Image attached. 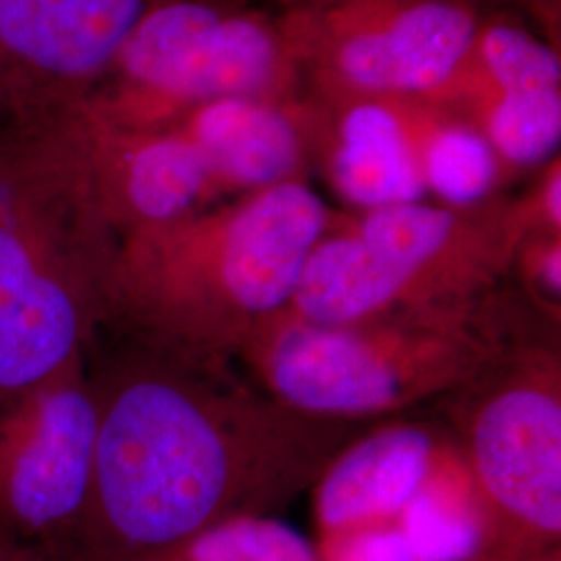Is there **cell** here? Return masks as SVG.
Returning <instances> with one entry per match:
<instances>
[{
  "mask_svg": "<svg viewBox=\"0 0 561 561\" xmlns=\"http://www.w3.org/2000/svg\"><path fill=\"white\" fill-rule=\"evenodd\" d=\"M88 368L99 437L73 561H162L221 522L271 516L364 426L300 414L229 362L129 337Z\"/></svg>",
  "mask_w": 561,
  "mask_h": 561,
  "instance_id": "obj_1",
  "label": "cell"
},
{
  "mask_svg": "<svg viewBox=\"0 0 561 561\" xmlns=\"http://www.w3.org/2000/svg\"><path fill=\"white\" fill-rule=\"evenodd\" d=\"M333 219L294 180L123 236L104 327L180 356L231 362L287 310Z\"/></svg>",
  "mask_w": 561,
  "mask_h": 561,
  "instance_id": "obj_2",
  "label": "cell"
},
{
  "mask_svg": "<svg viewBox=\"0 0 561 561\" xmlns=\"http://www.w3.org/2000/svg\"><path fill=\"white\" fill-rule=\"evenodd\" d=\"M491 296L337 327L283 312L241 358L283 405L317 421L366 424L460 391L518 345L500 335Z\"/></svg>",
  "mask_w": 561,
  "mask_h": 561,
  "instance_id": "obj_3",
  "label": "cell"
},
{
  "mask_svg": "<svg viewBox=\"0 0 561 561\" xmlns=\"http://www.w3.org/2000/svg\"><path fill=\"white\" fill-rule=\"evenodd\" d=\"M456 393V447L486 522L479 561H528L560 549L558 352L514 345Z\"/></svg>",
  "mask_w": 561,
  "mask_h": 561,
  "instance_id": "obj_4",
  "label": "cell"
},
{
  "mask_svg": "<svg viewBox=\"0 0 561 561\" xmlns=\"http://www.w3.org/2000/svg\"><path fill=\"white\" fill-rule=\"evenodd\" d=\"M300 85L277 20L240 0H167L80 106L127 127H162L204 102L296 101Z\"/></svg>",
  "mask_w": 561,
  "mask_h": 561,
  "instance_id": "obj_5",
  "label": "cell"
},
{
  "mask_svg": "<svg viewBox=\"0 0 561 561\" xmlns=\"http://www.w3.org/2000/svg\"><path fill=\"white\" fill-rule=\"evenodd\" d=\"M280 36L312 101L439 92L481 25L466 0H287Z\"/></svg>",
  "mask_w": 561,
  "mask_h": 561,
  "instance_id": "obj_6",
  "label": "cell"
},
{
  "mask_svg": "<svg viewBox=\"0 0 561 561\" xmlns=\"http://www.w3.org/2000/svg\"><path fill=\"white\" fill-rule=\"evenodd\" d=\"M96 437L88 354L0 410L2 541L46 560L73 561L92 493Z\"/></svg>",
  "mask_w": 561,
  "mask_h": 561,
  "instance_id": "obj_7",
  "label": "cell"
},
{
  "mask_svg": "<svg viewBox=\"0 0 561 561\" xmlns=\"http://www.w3.org/2000/svg\"><path fill=\"white\" fill-rule=\"evenodd\" d=\"M167 0H0V131L59 119L106 80Z\"/></svg>",
  "mask_w": 561,
  "mask_h": 561,
  "instance_id": "obj_8",
  "label": "cell"
},
{
  "mask_svg": "<svg viewBox=\"0 0 561 561\" xmlns=\"http://www.w3.org/2000/svg\"><path fill=\"white\" fill-rule=\"evenodd\" d=\"M50 125L117 238L178 221L221 196L201 152L178 129L127 127L85 106Z\"/></svg>",
  "mask_w": 561,
  "mask_h": 561,
  "instance_id": "obj_9",
  "label": "cell"
},
{
  "mask_svg": "<svg viewBox=\"0 0 561 561\" xmlns=\"http://www.w3.org/2000/svg\"><path fill=\"white\" fill-rule=\"evenodd\" d=\"M162 127L196 146L221 196L248 194L304 180L317 157L319 108L312 101L221 99L187 108Z\"/></svg>",
  "mask_w": 561,
  "mask_h": 561,
  "instance_id": "obj_10",
  "label": "cell"
},
{
  "mask_svg": "<svg viewBox=\"0 0 561 561\" xmlns=\"http://www.w3.org/2000/svg\"><path fill=\"white\" fill-rule=\"evenodd\" d=\"M442 435L421 422H385L345 443L312 484L319 541L396 524L439 460Z\"/></svg>",
  "mask_w": 561,
  "mask_h": 561,
  "instance_id": "obj_11",
  "label": "cell"
},
{
  "mask_svg": "<svg viewBox=\"0 0 561 561\" xmlns=\"http://www.w3.org/2000/svg\"><path fill=\"white\" fill-rule=\"evenodd\" d=\"M317 157L341 198L360 210L422 201L424 185L389 99L317 102Z\"/></svg>",
  "mask_w": 561,
  "mask_h": 561,
  "instance_id": "obj_12",
  "label": "cell"
},
{
  "mask_svg": "<svg viewBox=\"0 0 561 561\" xmlns=\"http://www.w3.org/2000/svg\"><path fill=\"white\" fill-rule=\"evenodd\" d=\"M389 101L412 146L424 192L456 208L491 201L503 167L477 127L424 99Z\"/></svg>",
  "mask_w": 561,
  "mask_h": 561,
  "instance_id": "obj_13",
  "label": "cell"
},
{
  "mask_svg": "<svg viewBox=\"0 0 561 561\" xmlns=\"http://www.w3.org/2000/svg\"><path fill=\"white\" fill-rule=\"evenodd\" d=\"M400 530L414 561H479L486 522L458 447L445 443L421 491L401 510Z\"/></svg>",
  "mask_w": 561,
  "mask_h": 561,
  "instance_id": "obj_14",
  "label": "cell"
},
{
  "mask_svg": "<svg viewBox=\"0 0 561 561\" xmlns=\"http://www.w3.org/2000/svg\"><path fill=\"white\" fill-rule=\"evenodd\" d=\"M445 111L477 127L502 167L542 164L560 148L561 90L486 94Z\"/></svg>",
  "mask_w": 561,
  "mask_h": 561,
  "instance_id": "obj_15",
  "label": "cell"
},
{
  "mask_svg": "<svg viewBox=\"0 0 561 561\" xmlns=\"http://www.w3.org/2000/svg\"><path fill=\"white\" fill-rule=\"evenodd\" d=\"M162 561H322L314 542L271 516L221 522Z\"/></svg>",
  "mask_w": 561,
  "mask_h": 561,
  "instance_id": "obj_16",
  "label": "cell"
},
{
  "mask_svg": "<svg viewBox=\"0 0 561 561\" xmlns=\"http://www.w3.org/2000/svg\"><path fill=\"white\" fill-rule=\"evenodd\" d=\"M514 264L520 266L522 279L528 287L537 310L553 321L560 319L561 306V236L528 233L516 252Z\"/></svg>",
  "mask_w": 561,
  "mask_h": 561,
  "instance_id": "obj_17",
  "label": "cell"
},
{
  "mask_svg": "<svg viewBox=\"0 0 561 561\" xmlns=\"http://www.w3.org/2000/svg\"><path fill=\"white\" fill-rule=\"evenodd\" d=\"M0 561H50L0 539Z\"/></svg>",
  "mask_w": 561,
  "mask_h": 561,
  "instance_id": "obj_18",
  "label": "cell"
},
{
  "mask_svg": "<svg viewBox=\"0 0 561 561\" xmlns=\"http://www.w3.org/2000/svg\"><path fill=\"white\" fill-rule=\"evenodd\" d=\"M528 561H561L560 549H553V551H547V553H542L539 558H535V560Z\"/></svg>",
  "mask_w": 561,
  "mask_h": 561,
  "instance_id": "obj_19",
  "label": "cell"
},
{
  "mask_svg": "<svg viewBox=\"0 0 561 561\" xmlns=\"http://www.w3.org/2000/svg\"><path fill=\"white\" fill-rule=\"evenodd\" d=\"M466 2H470V4H474V7H479V2H481V0H466Z\"/></svg>",
  "mask_w": 561,
  "mask_h": 561,
  "instance_id": "obj_20",
  "label": "cell"
}]
</instances>
